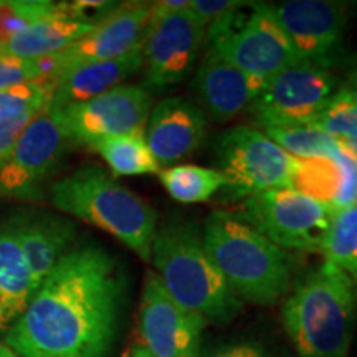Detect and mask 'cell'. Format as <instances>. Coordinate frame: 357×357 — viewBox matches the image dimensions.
<instances>
[{
	"label": "cell",
	"mask_w": 357,
	"mask_h": 357,
	"mask_svg": "<svg viewBox=\"0 0 357 357\" xmlns=\"http://www.w3.org/2000/svg\"><path fill=\"white\" fill-rule=\"evenodd\" d=\"M207 129V116L195 102L167 98L151 109L144 136L159 166H172L202 146Z\"/></svg>",
	"instance_id": "obj_17"
},
{
	"label": "cell",
	"mask_w": 357,
	"mask_h": 357,
	"mask_svg": "<svg viewBox=\"0 0 357 357\" xmlns=\"http://www.w3.org/2000/svg\"><path fill=\"white\" fill-rule=\"evenodd\" d=\"M199 357H270L265 346L255 339L222 342L207 351H200Z\"/></svg>",
	"instance_id": "obj_31"
},
{
	"label": "cell",
	"mask_w": 357,
	"mask_h": 357,
	"mask_svg": "<svg viewBox=\"0 0 357 357\" xmlns=\"http://www.w3.org/2000/svg\"><path fill=\"white\" fill-rule=\"evenodd\" d=\"M281 321L298 357H347L357 321V284L324 261L287 298Z\"/></svg>",
	"instance_id": "obj_3"
},
{
	"label": "cell",
	"mask_w": 357,
	"mask_h": 357,
	"mask_svg": "<svg viewBox=\"0 0 357 357\" xmlns=\"http://www.w3.org/2000/svg\"><path fill=\"white\" fill-rule=\"evenodd\" d=\"M55 8L56 3L48 0H0V48Z\"/></svg>",
	"instance_id": "obj_27"
},
{
	"label": "cell",
	"mask_w": 357,
	"mask_h": 357,
	"mask_svg": "<svg viewBox=\"0 0 357 357\" xmlns=\"http://www.w3.org/2000/svg\"><path fill=\"white\" fill-rule=\"evenodd\" d=\"M164 189L174 200L181 204L207 202L217 192L225 189V178L217 169L181 164L159 171Z\"/></svg>",
	"instance_id": "obj_23"
},
{
	"label": "cell",
	"mask_w": 357,
	"mask_h": 357,
	"mask_svg": "<svg viewBox=\"0 0 357 357\" xmlns=\"http://www.w3.org/2000/svg\"><path fill=\"white\" fill-rule=\"evenodd\" d=\"M339 91L344 93L352 102H356L357 105V66L351 71L349 78H347L346 83L339 88Z\"/></svg>",
	"instance_id": "obj_33"
},
{
	"label": "cell",
	"mask_w": 357,
	"mask_h": 357,
	"mask_svg": "<svg viewBox=\"0 0 357 357\" xmlns=\"http://www.w3.org/2000/svg\"><path fill=\"white\" fill-rule=\"evenodd\" d=\"M238 215L284 252L321 253L333 212L300 192L281 187L245 199Z\"/></svg>",
	"instance_id": "obj_9"
},
{
	"label": "cell",
	"mask_w": 357,
	"mask_h": 357,
	"mask_svg": "<svg viewBox=\"0 0 357 357\" xmlns=\"http://www.w3.org/2000/svg\"><path fill=\"white\" fill-rule=\"evenodd\" d=\"M37 291L10 220L0 223V331L10 329Z\"/></svg>",
	"instance_id": "obj_21"
},
{
	"label": "cell",
	"mask_w": 357,
	"mask_h": 357,
	"mask_svg": "<svg viewBox=\"0 0 357 357\" xmlns=\"http://www.w3.org/2000/svg\"><path fill=\"white\" fill-rule=\"evenodd\" d=\"M151 8L153 3L144 2L116 7L93 26L91 32L70 45L66 50L38 60L45 79L55 82L63 71L73 66L114 60L142 47L151 20Z\"/></svg>",
	"instance_id": "obj_12"
},
{
	"label": "cell",
	"mask_w": 357,
	"mask_h": 357,
	"mask_svg": "<svg viewBox=\"0 0 357 357\" xmlns=\"http://www.w3.org/2000/svg\"><path fill=\"white\" fill-rule=\"evenodd\" d=\"M144 65L142 47L114 60L83 63L63 71L55 79V89L50 101L52 109H61L102 95L124 79L139 73Z\"/></svg>",
	"instance_id": "obj_19"
},
{
	"label": "cell",
	"mask_w": 357,
	"mask_h": 357,
	"mask_svg": "<svg viewBox=\"0 0 357 357\" xmlns=\"http://www.w3.org/2000/svg\"><path fill=\"white\" fill-rule=\"evenodd\" d=\"M205 38L207 48L261 82L298 61L270 3L242 2L212 22Z\"/></svg>",
	"instance_id": "obj_6"
},
{
	"label": "cell",
	"mask_w": 357,
	"mask_h": 357,
	"mask_svg": "<svg viewBox=\"0 0 357 357\" xmlns=\"http://www.w3.org/2000/svg\"><path fill=\"white\" fill-rule=\"evenodd\" d=\"M321 253L357 284V204L333 213Z\"/></svg>",
	"instance_id": "obj_24"
},
{
	"label": "cell",
	"mask_w": 357,
	"mask_h": 357,
	"mask_svg": "<svg viewBox=\"0 0 357 357\" xmlns=\"http://www.w3.org/2000/svg\"><path fill=\"white\" fill-rule=\"evenodd\" d=\"M126 357H155L153 352H149L146 349V347H142L141 344H137V346H134L131 351L128 352V356Z\"/></svg>",
	"instance_id": "obj_34"
},
{
	"label": "cell",
	"mask_w": 357,
	"mask_h": 357,
	"mask_svg": "<svg viewBox=\"0 0 357 357\" xmlns=\"http://www.w3.org/2000/svg\"><path fill=\"white\" fill-rule=\"evenodd\" d=\"M151 109L153 100L146 88L119 84L93 100L55 111L71 141L89 146L105 137L144 131Z\"/></svg>",
	"instance_id": "obj_14"
},
{
	"label": "cell",
	"mask_w": 357,
	"mask_h": 357,
	"mask_svg": "<svg viewBox=\"0 0 357 357\" xmlns=\"http://www.w3.org/2000/svg\"><path fill=\"white\" fill-rule=\"evenodd\" d=\"M10 223L24 252L35 288L38 289L70 250L77 227L73 222L52 213H24L13 217Z\"/></svg>",
	"instance_id": "obj_18"
},
{
	"label": "cell",
	"mask_w": 357,
	"mask_h": 357,
	"mask_svg": "<svg viewBox=\"0 0 357 357\" xmlns=\"http://www.w3.org/2000/svg\"><path fill=\"white\" fill-rule=\"evenodd\" d=\"M240 3L242 2L238 0H190V10L205 26H208L212 22L238 7Z\"/></svg>",
	"instance_id": "obj_32"
},
{
	"label": "cell",
	"mask_w": 357,
	"mask_h": 357,
	"mask_svg": "<svg viewBox=\"0 0 357 357\" xmlns=\"http://www.w3.org/2000/svg\"><path fill=\"white\" fill-rule=\"evenodd\" d=\"M89 147L105 159V162L116 176L158 174L160 169L159 162L147 146L144 131L105 137V139L91 142Z\"/></svg>",
	"instance_id": "obj_22"
},
{
	"label": "cell",
	"mask_w": 357,
	"mask_h": 357,
	"mask_svg": "<svg viewBox=\"0 0 357 357\" xmlns=\"http://www.w3.org/2000/svg\"><path fill=\"white\" fill-rule=\"evenodd\" d=\"M263 84L265 82L243 73L218 53L207 48L195 71L192 88L197 96V106L204 114L212 121L227 123L250 108Z\"/></svg>",
	"instance_id": "obj_16"
},
{
	"label": "cell",
	"mask_w": 357,
	"mask_h": 357,
	"mask_svg": "<svg viewBox=\"0 0 357 357\" xmlns=\"http://www.w3.org/2000/svg\"><path fill=\"white\" fill-rule=\"evenodd\" d=\"M284 153L296 159L321 158V155H333L339 147V142L316 128L314 124L306 126H265L260 128Z\"/></svg>",
	"instance_id": "obj_25"
},
{
	"label": "cell",
	"mask_w": 357,
	"mask_h": 357,
	"mask_svg": "<svg viewBox=\"0 0 357 357\" xmlns=\"http://www.w3.org/2000/svg\"><path fill=\"white\" fill-rule=\"evenodd\" d=\"M357 158V105L337 91L314 123Z\"/></svg>",
	"instance_id": "obj_26"
},
{
	"label": "cell",
	"mask_w": 357,
	"mask_h": 357,
	"mask_svg": "<svg viewBox=\"0 0 357 357\" xmlns=\"http://www.w3.org/2000/svg\"><path fill=\"white\" fill-rule=\"evenodd\" d=\"M337 91L331 70L296 61L266 79L247 111L260 128L306 126L319 118Z\"/></svg>",
	"instance_id": "obj_8"
},
{
	"label": "cell",
	"mask_w": 357,
	"mask_h": 357,
	"mask_svg": "<svg viewBox=\"0 0 357 357\" xmlns=\"http://www.w3.org/2000/svg\"><path fill=\"white\" fill-rule=\"evenodd\" d=\"M126 275L96 243L70 248L45 278L6 346L19 357H108L121 328Z\"/></svg>",
	"instance_id": "obj_1"
},
{
	"label": "cell",
	"mask_w": 357,
	"mask_h": 357,
	"mask_svg": "<svg viewBox=\"0 0 357 357\" xmlns=\"http://www.w3.org/2000/svg\"><path fill=\"white\" fill-rule=\"evenodd\" d=\"M273 12L298 61L329 68L341 47L347 24V3L333 0H288L273 6Z\"/></svg>",
	"instance_id": "obj_15"
},
{
	"label": "cell",
	"mask_w": 357,
	"mask_h": 357,
	"mask_svg": "<svg viewBox=\"0 0 357 357\" xmlns=\"http://www.w3.org/2000/svg\"><path fill=\"white\" fill-rule=\"evenodd\" d=\"M50 199L60 212L108 231L141 260L151 261L158 213L106 169L82 166L52 185Z\"/></svg>",
	"instance_id": "obj_5"
},
{
	"label": "cell",
	"mask_w": 357,
	"mask_h": 357,
	"mask_svg": "<svg viewBox=\"0 0 357 357\" xmlns=\"http://www.w3.org/2000/svg\"><path fill=\"white\" fill-rule=\"evenodd\" d=\"M204 245L218 271L243 303L271 306L291 287L288 253L243 220L215 211L205 218Z\"/></svg>",
	"instance_id": "obj_4"
},
{
	"label": "cell",
	"mask_w": 357,
	"mask_h": 357,
	"mask_svg": "<svg viewBox=\"0 0 357 357\" xmlns=\"http://www.w3.org/2000/svg\"><path fill=\"white\" fill-rule=\"evenodd\" d=\"M37 82H47L38 60H22L0 50V89Z\"/></svg>",
	"instance_id": "obj_29"
},
{
	"label": "cell",
	"mask_w": 357,
	"mask_h": 357,
	"mask_svg": "<svg viewBox=\"0 0 357 357\" xmlns=\"http://www.w3.org/2000/svg\"><path fill=\"white\" fill-rule=\"evenodd\" d=\"M207 323L169 296L154 271L146 276L139 305V344L155 357H199Z\"/></svg>",
	"instance_id": "obj_13"
},
{
	"label": "cell",
	"mask_w": 357,
	"mask_h": 357,
	"mask_svg": "<svg viewBox=\"0 0 357 357\" xmlns=\"http://www.w3.org/2000/svg\"><path fill=\"white\" fill-rule=\"evenodd\" d=\"M93 26L95 25L77 19L70 12L68 3H56L50 15L33 22L0 50L22 60H42L66 50L70 45L91 32Z\"/></svg>",
	"instance_id": "obj_20"
},
{
	"label": "cell",
	"mask_w": 357,
	"mask_h": 357,
	"mask_svg": "<svg viewBox=\"0 0 357 357\" xmlns=\"http://www.w3.org/2000/svg\"><path fill=\"white\" fill-rule=\"evenodd\" d=\"M205 35L207 26L190 7L171 15H151L142 42L146 86L160 91L184 82L197 61Z\"/></svg>",
	"instance_id": "obj_10"
},
{
	"label": "cell",
	"mask_w": 357,
	"mask_h": 357,
	"mask_svg": "<svg viewBox=\"0 0 357 357\" xmlns=\"http://www.w3.org/2000/svg\"><path fill=\"white\" fill-rule=\"evenodd\" d=\"M215 169L234 199H250L288 187L296 159L258 128L236 126L217 136L212 147Z\"/></svg>",
	"instance_id": "obj_7"
},
{
	"label": "cell",
	"mask_w": 357,
	"mask_h": 357,
	"mask_svg": "<svg viewBox=\"0 0 357 357\" xmlns=\"http://www.w3.org/2000/svg\"><path fill=\"white\" fill-rule=\"evenodd\" d=\"M53 82L26 83L22 86L0 89V109L10 106H30V108L45 109L50 106L53 98Z\"/></svg>",
	"instance_id": "obj_30"
},
{
	"label": "cell",
	"mask_w": 357,
	"mask_h": 357,
	"mask_svg": "<svg viewBox=\"0 0 357 357\" xmlns=\"http://www.w3.org/2000/svg\"><path fill=\"white\" fill-rule=\"evenodd\" d=\"M0 357H19V356H17L8 346L0 344Z\"/></svg>",
	"instance_id": "obj_35"
},
{
	"label": "cell",
	"mask_w": 357,
	"mask_h": 357,
	"mask_svg": "<svg viewBox=\"0 0 357 357\" xmlns=\"http://www.w3.org/2000/svg\"><path fill=\"white\" fill-rule=\"evenodd\" d=\"M71 144L56 111L45 108L24 129L0 167V195L32 197Z\"/></svg>",
	"instance_id": "obj_11"
},
{
	"label": "cell",
	"mask_w": 357,
	"mask_h": 357,
	"mask_svg": "<svg viewBox=\"0 0 357 357\" xmlns=\"http://www.w3.org/2000/svg\"><path fill=\"white\" fill-rule=\"evenodd\" d=\"M42 111L30 106H10L0 109V167L8 159L24 129Z\"/></svg>",
	"instance_id": "obj_28"
},
{
	"label": "cell",
	"mask_w": 357,
	"mask_h": 357,
	"mask_svg": "<svg viewBox=\"0 0 357 357\" xmlns=\"http://www.w3.org/2000/svg\"><path fill=\"white\" fill-rule=\"evenodd\" d=\"M151 261L169 296L207 324H227L243 311L245 303L208 257L195 223L171 220L159 229Z\"/></svg>",
	"instance_id": "obj_2"
}]
</instances>
